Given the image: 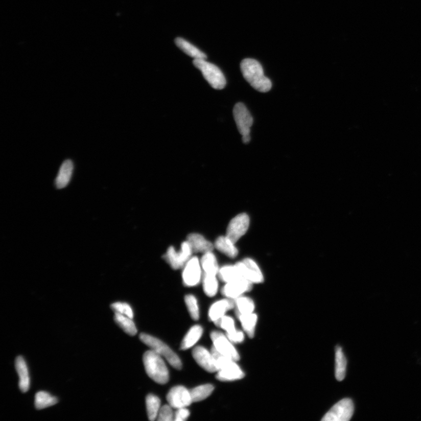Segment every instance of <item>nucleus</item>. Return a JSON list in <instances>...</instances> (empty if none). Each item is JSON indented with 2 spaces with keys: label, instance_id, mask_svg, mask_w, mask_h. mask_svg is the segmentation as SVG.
Masks as SVG:
<instances>
[{
  "label": "nucleus",
  "instance_id": "nucleus-9",
  "mask_svg": "<svg viewBox=\"0 0 421 421\" xmlns=\"http://www.w3.org/2000/svg\"><path fill=\"white\" fill-rule=\"evenodd\" d=\"M210 336L213 343V346L218 352L235 361L240 360V355L236 347L232 345V342L226 337V335L220 332L213 331Z\"/></svg>",
  "mask_w": 421,
  "mask_h": 421
},
{
  "label": "nucleus",
  "instance_id": "nucleus-14",
  "mask_svg": "<svg viewBox=\"0 0 421 421\" xmlns=\"http://www.w3.org/2000/svg\"><path fill=\"white\" fill-rule=\"evenodd\" d=\"M252 283L244 278H240L225 283L221 293L228 298L235 299L252 289Z\"/></svg>",
  "mask_w": 421,
  "mask_h": 421
},
{
  "label": "nucleus",
  "instance_id": "nucleus-6",
  "mask_svg": "<svg viewBox=\"0 0 421 421\" xmlns=\"http://www.w3.org/2000/svg\"><path fill=\"white\" fill-rule=\"evenodd\" d=\"M193 253L192 246L187 240L182 243L180 250L178 252L173 246L169 247L164 255V259L172 269L177 270L183 268L185 263L192 257Z\"/></svg>",
  "mask_w": 421,
  "mask_h": 421
},
{
  "label": "nucleus",
  "instance_id": "nucleus-5",
  "mask_svg": "<svg viewBox=\"0 0 421 421\" xmlns=\"http://www.w3.org/2000/svg\"><path fill=\"white\" fill-rule=\"evenodd\" d=\"M194 66L199 69L210 86L216 90H222L226 84L223 73L215 64L205 59H194Z\"/></svg>",
  "mask_w": 421,
  "mask_h": 421
},
{
  "label": "nucleus",
  "instance_id": "nucleus-36",
  "mask_svg": "<svg viewBox=\"0 0 421 421\" xmlns=\"http://www.w3.org/2000/svg\"><path fill=\"white\" fill-rule=\"evenodd\" d=\"M175 419V415L172 411V407L169 405L161 407L157 420L159 421H172Z\"/></svg>",
  "mask_w": 421,
  "mask_h": 421
},
{
  "label": "nucleus",
  "instance_id": "nucleus-16",
  "mask_svg": "<svg viewBox=\"0 0 421 421\" xmlns=\"http://www.w3.org/2000/svg\"><path fill=\"white\" fill-rule=\"evenodd\" d=\"M235 307L234 299H222L214 302L208 311L210 321L215 322L225 315V314Z\"/></svg>",
  "mask_w": 421,
  "mask_h": 421
},
{
  "label": "nucleus",
  "instance_id": "nucleus-32",
  "mask_svg": "<svg viewBox=\"0 0 421 421\" xmlns=\"http://www.w3.org/2000/svg\"><path fill=\"white\" fill-rule=\"evenodd\" d=\"M214 387L212 384H204L190 390L193 402H201L212 394Z\"/></svg>",
  "mask_w": 421,
  "mask_h": 421
},
{
  "label": "nucleus",
  "instance_id": "nucleus-38",
  "mask_svg": "<svg viewBox=\"0 0 421 421\" xmlns=\"http://www.w3.org/2000/svg\"><path fill=\"white\" fill-rule=\"evenodd\" d=\"M226 335L230 341L235 343H241L244 341L245 339L244 334L238 330L232 334H226Z\"/></svg>",
  "mask_w": 421,
  "mask_h": 421
},
{
  "label": "nucleus",
  "instance_id": "nucleus-23",
  "mask_svg": "<svg viewBox=\"0 0 421 421\" xmlns=\"http://www.w3.org/2000/svg\"><path fill=\"white\" fill-rule=\"evenodd\" d=\"M175 43L186 55L194 59H206L207 58L204 53L183 38H177L175 39Z\"/></svg>",
  "mask_w": 421,
  "mask_h": 421
},
{
  "label": "nucleus",
  "instance_id": "nucleus-17",
  "mask_svg": "<svg viewBox=\"0 0 421 421\" xmlns=\"http://www.w3.org/2000/svg\"><path fill=\"white\" fill-rule=\"evenodd\" d=\"M188 241L192 246L193 253L204 254L212 252L214 248V245L199 233H190L188 237Z\"/></svg>",
  "mask_w": 421,
  "mask_h": 421
},
{
  "label": "nucleus",
  "instance_id": "nucleus-3",
  "mask_svg": "<svg viewBox=\"0 0 421 421\" xmlns=\"http://www.w3.org/2000/svg\"><path fill=\"white\" fill-rule=\"evenodd\" d=\"M162 356L153 350L146 352L143 356L145 370L150 378L158 384H167L169 380L168 368Z\"/></svg>",
  "mask_w": 421,
  "mask_h": 421
},
{
  "label": "nucleus",
  "instance_id": "nucleus-8",
  "mask_svg": "<svg viewBox=\"0 0 421 421\" xmlns=\"http://www.w3.org/2000/svg\"><path fill=\"white\" fill-rule=\"evenodd\" d=\"M202 268L200 261L196 256L190 258L183 267L182 278L184 286L194 287L197 286L201 282Z\"/></svg>",
  "mask_w": 421,
  "mask_h": 421
},
{
  "label": "nucleus",
  "instance_id": "nucleus-25",
  "mask_svg": "<svg viewBox=\"0 0 421 421\" xmlns=\"http://www.w3.org/2000/svg\"><path fill=\"white\" fill-rule=\"evenodd\" d=\"M218 276L225 283L243 278L237 264L222 266L218 271Z\"/></svg>",
  "mask_w": 421,
  "mask_h": 421
},
{
  "label": "nucleus",
  "instance_id": "nucleus-19",
  "mask_svg": "<svg viewBox=\"0 0 421 421\" xmlns=\"http://www.w3.org/2000/svg\"><path fill=\"white\" fill-rule=\"evenodd\" d=\"M74 169V163L71 160H66L64 161L56 177L55 181L56 188L61 189L66 187L71 181Z\"/></svg>",
  "mask_w": 421,
  "mask_h": 421
},
{
  "label": "nucleus",
  "instance_id": "nucleus-28",
  "mask_svg": "<svg viewBox=\"0 0 421 421\" xmlns=\"http://www.w3.org/2000/svg\"><path fill=\"white\" fill-rule=\"evenodd\" d=\"M114 321L116 324L119 325L125 333L131 336H134L136 334L137 329L134 322L132 321V318H129L127 317V316L115 313Z\"/></svg>",
  "mask_w": 421,
  "mask_h": 421
},
{
  "label": "nucleus",
  "instance_id": "nucleus-33",
  "mask_svg": "<svg viewBox=\"0 0 421 421\" xmlns=\"http://www.w3.org/2000/svg\"><path fill=\"white\" fill-rule=\"evenodd\" d=\"M184 301L192 319L195 321L198 320L200 318V311L196 297L192 294L185 295Z\"/></svg>",
  "mask_w": 421,
  "mask_h": 421
},
{
  "label": "nucleus",
  "instance_id": "nucleus-2",
  "mask_svg": "<svg viewBox=\"0 0 421 421\" xmlns=\"http://www.w3.org/2000/svg\"><path fill=\"white\" fill-rule=\"evenodd\" d=\"M218 369L216 378L221 382H231L244 378L245 373L236 361L218 352L213 346L211 350Z\"/></svg>",
  "mask_w": 421,
  "mask_h": 421
},
{
  "label": "nucleus",
  "instance_id": "nucleus-31",
  "mask_svg": "<svg viewBox=\"0 0 421 421\" xmlns=\"http://www.w3.org/2000/svg\"><path fill=\"white\" fill-rule=\"evenodd\" d=\"M202 287L205 294L207 296H215L218 290V281L217 276L204 274L202 277Z\"/></svg>",
  "mask_w": 421,
  "mask_h": 421
},
{
  "label": "nucleus",
  "instance_id": "nucleus-35",
  "mask_svg": "<svg viewBox=\"0 0 421 421\" xmlns=\"http://www.w3.org/2000/svg\"><path fill=\"white\" fill-rule=\"evenodd\" d=\"M111 309L115 313L127 316V317L133 318V312L132 308L127 303L122 302H117L112 303Z\"/></svg>",
  "mask_w": 421,
  "mask_h": 421
},
{
  "label": "nucleus",
  "instance_id": "nucleus-7",
  "mask_svg": "<svg viewBox=\"0 0 421 421\" xmlns=\"http://www.w3.org/2000/svg\"><path fill=\"white\" fill-rule=\"evenodd\" d=\"M354 412V405L352 400L344 399L332 407L323 416L322 421H348Z\"/></svg>",
  "mask_w": 421,
  "mask_h": 421
},
{
  "label": "nucleus",
  "instance_id": "nucleus-34",
  "mask_svg": "<svg viewBox=\"0 0 421 421\" xmlns=\"http://www.w3.org/2000/svg\"><path fill=\"white\" fill-rule=\"evenodd\" d=\"M214 323L218 327L225 331L226 334H232L237 330L233 319L229 316L224 315V317L214 322Z\"/></svg>",
  "mask_w": 421,
  "mask_h": 421
},
{
  "label": "nucleus",
  "instance_id": "nucleus-11",
  "mask_svg": "<svg viewBox=\"0 0 421 421\" xmlns=\"http://www.w3.org/2000/svg\"><path fill=\"white\" fill-rule=\"evenodd\" d=\"M233 114L238 131L241 134L242 136L250 135L253 119L245 105L242 103H237L233 108Z\"/></svg>",
  "mask_w": 421,
  "mask_h": 421
},
{
  "label": "nucleus",
  "instance_id": "nucleus-20",
  "mask_svg": "<svg viewBox=\"0 0 421 421\" xmlns=\"http://www.w3.org/2000/svg\"><path fill=\"white\" fill-rule=\"evenodd\" d=\"M234 243L227 236H221L217 238L214 247L220 252L230 258H235L238 256V250Z\"/></svg>",
  "mask_w": 421,
  "mask_h": 421
},
{
  "label": "nucleus",
  "instance_id": "nucleus-12",
  "mask_svg": "<svg viewBox=\"0 0 421 421\" xmlns=\"http://www.w3.org/2000/svg\"><path fill=\"white\" fill-rule=\"evenodd\" d=\"M236 264L240 271L241 276L252 284H258L264 280L261 269L252 259L246 258Z\"/></svg>",
  "mask_w": 421,
  "mask_h": 421
},
{
  "label": "nucleus",
  "instance_id": "nucleus-27",
  "mask_svg": "<svg viewBox=\"0 0 421 421\" xmlns=\"http://www.w3.org/2000/svg\"><path fill=\"white\" fill-rule=\"evenodd\" d=\"M238 319L241 322L242 326L245 333L250 338H253L258 321L256 314L250 313L238 316Z\"/></svg>",
  "mask_w": 421,
  "mask_h": 421
},
{
  "label": "nucleus",
  "instance_id": "nucleus-22",
  "mask_svg": "<svg viewBox=\"0 0 421 421\" xmlns=\"http://www.w3.org/2000/svg\"><path fill=\"white\" fill-rule=\"evenodd\" d=\"M203 334V329L200 325H194L190 329L181 343V350H187L195 345Z\"/></svg>",
  "mask_w": 421,
  "mask_h": 421
},
{
  "label": "nucleus",
  "instance_id": "nucleus-13",
  "mask_svg": "<svg viewBox=\"0 0 421 421\" xmlns=\"http://www.w3.org/2000/svg\"><path fill=\"white\" fill-rule=\"evenodd\" d=\"M167 399L170 406L176 409L187 407L193 403L190 391L182 386L173 387Z\"/></svg>",
  "mask_w": 421,
  "mask_h": 421
},
{
  "label": "nucleus",
  "instance_id": "nucleus-18",
  "mask_svg": "<svg viewBox=\"0 0 421 421\" xmlns=\"http://www.w3.org/2000/svg\"><path fill=\"white\" fill-rule=\"evenodd\" d=\"M15 368L19 378V389L22 392H27L30 389V378L27 363L22 356L16 359Z\"/></svg>",
  "mask_w": 421,
  "mask_h": 421
},
{
  "label": "nucleus",
  "instance_id": "nucleus-24",
  "mask_svg": "<svg viewBox=\"0 0 421 421\" xmlns=\"http://www.w3.org/2000/svg\"><path fill=\"white\" fill-rule=\"evenodd\" d=\"M347 361L342 348L336 347L335 350V377L338 381H342L346 376Z\"/></svg>",
  "mask_w": 421,
  "mask_h": 421
},
{
  "label": "nucleus",
  "instance_id": "nucleus-10",
  "mask_svg": "<svg viewBox=\"0 0 421 421\" xmlns=\"http://www.w3.org/2000/svg\"><path fill=\"white\" fill-rule=\"evenodd\" d=\"M249 225L250 218L248 214H238L230 221L226 236L236 243L248 231Z\"/></svg>",
  "mask_w": 421,
  "mask_h": 421
},
{
  "label": "nucleus",
  "instance_id": "nucleus-39",
  "mask_svg": "<svg viewBox=\"0 0 421 421\" xmlns=\"http://www.w3.org/2000/svg\"><path fill=\"white\" fill-rule=\"evenodd\" d=\"M251 139L250 135L242 136V141L244 144H248Z\"/></svg>",
  "mask_w": 421,
  "mask_h": 421
},
{
  "label": "nucleus",
  "instance_id": "nucleus-1",
  "mask_svg": "<svg viewBox=\"0 0 421 421\" xmlns=\"http://www.w3.org/2000/svg\"><path fill=\"white\" fill-rule=\"evenodd\" d=\"M243 76L255 90L267 92L272 88L271 81L265 75L260 63L253 59H245L241 63Z\"/></svg>",
  "mask_w": 421,
  "mask_h": 421
},
{
  "label": "nucleus",
  "instance_id": "nucleus-37",
  "mask_svg": "<svg viewBox=\"0 0 421 421\" xmlns=\"http://www.w3.org/2000/svg\"><path fill=\"white\" fill-rule=\"evenodd\" d=\"M190 413L189 410L187 408H181L177 409V411L175 414V419L174 420L175 421H184L188 419L190 416Z\"/></svg>",
  "mask_w": 421,
  "mask_h": 421
},
{
  "label": "nucleus",
  "instance_id": "nucleus-30",
  "mask_svg": "<svg viewBox=\"0 0 421 421\" xmlns=\"http://www.w3.org/2000/svg\"><path fill=\"white\" fill-rule=\"evenodd\" d=\"M148 418L150 420L157 419L160 409V400L153 394H149L146 399Z\"/></svg>",
  "mask_w": 421,
  "mask_h": 421
},
{
  "label": "nucleus",
  "instance_id": "nucleus-4",
  "mask_svg": "<svg viewBox=\"0 0 421 421\" xmlns=\"http://www.w3.org/2000/svg\"><path fill=\"white\" fill-rule=\"evenodd\" d=\"M139 338L145 345L151 347L152 350L165 358L172 366L177 370L181 369L182 363L180 359L167 344L160 341V339L147 334H141L139 335Z\"/></svg>",
  "mask_w": 421,
  "mask_h": 421
},
{
  "label": "nucleus",
  "instance_id": "nucleus-15",
  "mask_svg": "<svg viewBox=\"0 0 421 421\" xmlns=\"http://www.w3.org/2000/svg\"><path fill=\"white\" fill-rule=\"evenodd\" d=\"M192 354L196 362L205 370L209 373L217 372L215 360L212 352L208 351L203 346H198L194 348Z\"/></svg>",
  "mask_w": 421,
  "mask_h": 421
},
{
  "label": "nucleus",
  "instance_id": "nucleus-29",
  "mask_svg": "<svg viewBox=\"0 0 421 421\" xmlns=\"http://www.w3.org/2000/svg\"><path fill=\"white\" fill-rule=\"evenodd\" d=\"M58 402L57 398L45 391H39L35 395V406L37 410L54 406Z\"/></svg>",
  "mask_w": 421,
  "mask_h": 421
},
{
  "label": "nucleus",
  "instance_id": "nucleus-26",
  "mask_svg": "<svg viewBox=\"0 0 421 421\" xmlns=\"http://www.w3.org/2000/svg\"><path fill=\"white\" fill-rule=\"evenodd\" d=\"M235 309L237 317L241 315L253 313L254 310V303L252 299L249 297L241 296L234 299Z\"/></svg>",
  "mask_w": 421,
  "mask_h": 421
},
{
  "label": "nucleus",
  "instance_id": "nucleus-21",
  "mask_svg": "<svg viewBox=\"0 0 421 421\" xmlns=\"http://www.w3.org/2000/svg\"><path fill=\"white\" fill-rule=\"evenodd\" d=\"M200 263L204 274L218 276L220 268L216 255L213 253L212 251L204 253L201 259Z\"/></svg>",
  "mask_w": 421,
  "mask_h": 421
}]
</instances>
